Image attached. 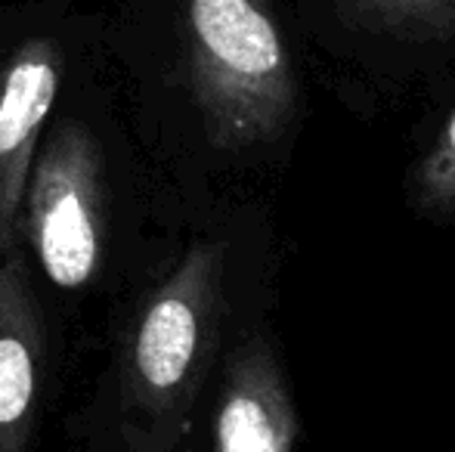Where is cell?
Wrapping results in <instances>:
<instances>
[{
    "label": "cell",
    "mask_w": 455,
    "mask_h": 452,
    "mask_svg": "<svg viewBox=\"0 0 455 452\" xmlns=\"http://www.w3.org/2000/svg\"><path fill=\"white\" fill-rule=\"evenodd\" d=\"M41 326L19 260H0V452H25L37 406Z\"/></svg>",
    "instance_id": "6"
},
{
    "label": "cell",
    "mask_w": 455,
    "mask_h": 452,
    "mask_svg": "<svg viewBox=\"0 0 455 452\" xmlns=\"http://www.w3.org/2000/svg\"><path fill=\"white\" fill-rule=\"evenodd\" d=\"M298 409L270 344L235 350L214 418V452H294Z\"/></svg>",
    "instance_id": "5"
},
{
    "label": "cell",
    "mask_w": 455,
    "mask_h": 452,
    "mask_svg": "<svg viewBox=\"0 0 455 452\" xmlns=\"http://www.w3.org/2000/svg\"><path fill=\"white\" fill-rule=\"evenodd\" d=\"M223 289V248L198 242L149 297L131 344L133 393L152 412H177L214 341Z\"/></svg>",
    "instance_id": "2"
},
{
    "label": "cell",
    "mask_w": 455,
    "mask_h": 452,
    "mask_svg": "<svg viewBox=\"0 0 455 452\" xmlns=\"http://www.w3.org/2000/svg\"><path fill=\"white\" fill-rule=\"evenodd\" d=\"M338 10L365 31L434 41L455 35V0H335Z\"/></svg>",
    "instance_id": "7"
},
{
    "label": "cell",
    "mask_w": 455,
    "mask_h": 452,
    "mask_svg": "<svg viewBox=\"0 0 455 452\" xmlns=\"http://www.w3.org/2000/svg\"><path fill=\"white\" fill-rule=\"evenodd\" d=\"M189 78L217 149L270 143L294 118L298 84L270 0H183Z\"/></svg>",
    "instance_id": "1"
},
{
    "label": "cell",
    "mask_w": 455,
    "mask_h": 452,
    "mask_svg": "<svg viewBox=\"0 0 455 452\" xmlns=\"http://www.w3.org/2000/svg\"><path fill=\"white\" fill-rule=\"evenodd\" d=\"M62 81V50L53 37H31L0 68V251L12 245L37 139Z\"/></svg>",
    "instance_id": "4"
},
{
    "label": "cell",
    "mask_w": 455,
    "mask_h": 452,
    "mask_svg": "<svg viewBox=\"0 0 455 452\" xmlns=\"http://www.w3.org/2000/svg\"><path fill=\"white\" fill-rule=\"evenodd\" d=\"M415 195L427 211L455 214V109L440 127L427 155L421 158L415 174Z\"/></svg>",
    "instance_id": "8"
},
{
    "label": "cell",
    "mask_w": 455,
    "mask_h": 452,
    "mask_svg": "<svg viewBox=\"0 0 455 452\" xmlns=\"http://www.w3.org/2000/svg\"><path fill=\"white\" fill-rule=\"evenodd\" d=\"M25 229L50 282L84 289L102 254V152L84 124H62L35 155Z\"/></svg>",
    "instance_id": "3"
}]
</instances>
